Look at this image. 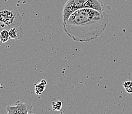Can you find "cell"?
<instances>
[{
	"label": "cell",
	"instance_id": "277c9868",
	"mask_svg": "<svg viewBox=\"0 0 132 114\" xmlns=\"http://www.w3.org/2000/svg\"><path fill=\"white\" fill-rule=\"evenodd\" d=\"M9 31L11 39H16V40L21 39L24 36V33L23 29L20 26L12 28L9 29Z\"/></svg>",
	"mask_w": 132,
	"mask_h": 114
},
{
	"label": "cell",
	"instance_id": "7a4b0ae2",
	"mask_svg": "<svg viewBox=\"0 0 132 114\" xmlns=\"http://www.w3.org/2000/svg\"><path fill=\"white\" fill-rule=\"evenodd\" d=\"M84 8L105 11V5L102 0H68L62 9V22H65L74 11Z\"/></svg>",
	"mask_w": 132,
	"mask_h": 114
},
{
	"label": "cell",
	"instance_id": "3957f363",
	"mask_svg": "<svg viewBox=\"0 0 132 114\" xmlns=\"http://www.w3.org/2000/svg\"><path fill=\"white\" fill-rule=\"evenodd\" d=\"M0 22L2 27L7 28L17 27L22 23V16L17 11L2 10L0 12Z\"/></svg>",
	"mask_w": 132,
	"mask_h": 114
},
{
	"label": "cell",
	"instance_id": "9c48e42d",
	"mask_svg": "<svg viewBox=\"0 0 132 114\" xmlns=\"http://www.w3.org/2000/svg\"><path fill=\"white\" fill-rule=\"evenodd\" d=\"M7 114H18L15 106H8L7 107Z\"/></svg>",
	"mask_w": 132,
	"mask_h": 114
},
{
	"label": "cell",
	"instance_id": "8992f818",
	"mask_svg": "<svg viewBox=\"0 0 132 114\" xmlns=\"http://www.w3.org/2000/svg\"><path fill=\"white\" fill-rule=\"evenodd\" d=\"M10 39V35H9V31L7 30H3L0 33V40L1 43H6Z\"/></svg>",
	"mask_w": 132,
	"mask_h": 114
},
{
	"label": "cell",
	"instance_id": "5b68a950",
	"mask_svg": "<svg viewBox=\"0 0 132 114\" xmlns=\"http://www.w3.org/2000/svg\"><path fill=\"white\" fill-rule=\"evenodd\" d=\"M47 84V82L46 80H41L39 83L36 85L35 86L36 94H38V95H41V94H42L43 92H44V91H45Z\"/></svg>",
	"mask_w": 132,
	"mask_h": 114
},
{
	"label": "cell",
	"instance_id": "ba28073f",
	"mask_svg": "<svg viewBox=\"0 0 132 114\" xmlns=\"http://www.w3.org/2000/svg\"><path fill=\"white\" fill-rule=\"evenodd\" d=\"M125 90L128 93L132 94V81H126L123 83V85Z\"/></svg>",
	"mask_w": 132,
	"mask_h": 114
},
{
	"label": "cell",
	"instance_id": "6da1fadb",
	"mask_svg": "<svg viewBox=\"0 0 132 114\" xmlns=\"http://www.w3.org/2000/svg\"><path fill=\"white\" fill-rule=\"evenodd\" d=\"M109 22V16L105 11L84 8L72 13L62 24L63 30L70 39L83 43L99 38Z\"/></svg>",
	"mask_w": 132,
	"mask_h": 114
},
{
	"label": "cell",
	"instance_id": "52a82bcc",
	"mask_svg": "<svg viewBox=\"0 0 132 114\" xmlns=\"http://www.w3.org/2000/svg\"><path fill=\"white\" fill-rule=\"evenodd\" d=\"M52 109L55 111H60L62 109V102L61 100H53L52 101Z\"/></svg>",
	"mask_w": 132,
	"mask_h": 114
}]
</instances>
